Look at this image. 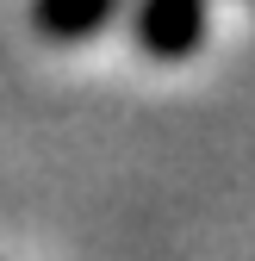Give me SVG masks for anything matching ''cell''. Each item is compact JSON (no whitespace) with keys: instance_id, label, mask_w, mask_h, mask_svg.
Returning <instances> with one entry per match:
<instances>
[{"instance_id":"cell-1","label":"cell","mask_w":255,"mask_h":261,"mask_svg":"<svg viewBox=\"0 0 255 261\" xmlns=\"http://www.w3.org/2000/svg\"><path fill=\"white\" fill-rule=\"evenodd\" d=\"M206 31H212V0H137L131 7V44L162 69L193 62L206 50Z\"/></svg>"},{"instance_id":"cell-2","label":"cell","mask_w":255,"mask_h":261,"mask_svg":"<svg viewBox=\"0 0 255 261\" xmlns=\"http://www.w3.org/2000/svg\"><path fill=\"white\" fill-rule=\"evenodd\" d=\"M31 13V31H38L44 44H93L100 31L124 13V0H25Z\"/></svg>"}]
</instances>
